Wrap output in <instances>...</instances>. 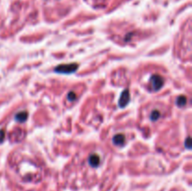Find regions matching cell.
<instances>
[{
  "label": "cell",
  "mask_w": 192,
  "mask_h": 191,
  "mask_svg": "<svg viewBox=\"0 0 192 191\" xmlns=\"http://www.w3.org/2000/svg\"><path fill=\"white\" fill-rule=\"evenodd\" d=\"M176 104L179 107H184L187 104V98L185 96H180L176 99Z\"/></svg>",
  "instance_id": "obj_7"
},
{
  "label": "cell",
  "mask_w": 192,
  "mask_h": 191,
  "mask_svg": "<svg viewBox=\"0 0 192 191\" xmlns=\"http://www.w3.org/2000/svg\"><path fill=\"white\" fill-rule=\"evenodd\" d=\"M151 84H152L153 90L155 91L159 90L164 84V81L162 79V77H160L159 75H154L151 78Z\"/></svg>",
  "instance_id": "obj_2"
},
{
  "label": "cell",
  "mask_w": 192,
  "mask_h": 191,
  "mask_svg": "<svg viewBox=\"0 0 192 191\" xmlns=\"http://www.w3.org/2000/svg\"><path fill=\"white\" fill-rule=\"evenodd\" d=\"M27 115L28 114L27 111H22L15 115V119L16 121H18V122H24V121L27 119Z\"/></svg>",
  "instance_id": "obj_6"
},
{
  "label": "cell",
  "mask_w": 192,
  "mask_h": 191,
  "mask_svg": "<svg viewBox=\"0 0 192 191\" xmlns=\"http://www.w3.org/2000/svg\"><path fill=\"white\" fill-rule=\"evenodd\" d=\"M112 142L117 146H121L125 143V136L123 134H117L112 138Z\"/></svg>",
  "instance_id": "obj_5"
},
{
  "label": "cell",
  "mask_w": 192,
  "mask_h": 191,
  "mask_svg": "<svg viewBox=\"0 0 192 191\" xmlns=\"http://www.w3.org/2000/svg\"><path fill=\"white\" fill-rule=\"evenodd\" d=\"M68 99L69 100H75V99H76V95H75V93H73V92H69L68 95Z\"/></svg>",
  "instance_id": "obj_9"
},
{
  "label": "cell",
  "mask_w": 192,
  "mask_h": 191,
  "mask_svg": "<svg viewBox=\"0 0 192 191\" xmlns=\"http://www.w3.org/2000/svg\"><path fill=\"white\" fill-rule=\"evenodd\" d=\"M4 139V131L3 130H0V142H2Z\"/></svg>",
  "instance_id": "obj_10"
},
{
  "label": "cell",
  "mask_w": 192,
  "mask_h": 191,
  "mask_svg": "<svg viewBox=\"0 0 192 191\" xmlns=\"http://www.w3.org/2000/svg\"><path fill=\"white\" fill-rule=\"evenodd\" d=\"M78 69V65L77 64H68V65H60L57 67L55 68V71L58 73H65V74H69L73 73Z\"/></svg>",
  "instance_id": "obj_1"
},
{
  "label": "cell",
  "mask_w": 192,
  "mask_h": 191,
  "mask_svg": "<svg viewBox=\"0 0 192 191\" xmlns=\"http://www.w3.org/2000/svg\"><path fill=\"white\" fill-rule=\"evenodd\" d=\"M89 164L92 167H98L100 163V158L97 154H93L89 157Z\"/></svg>",
  "instance_id": "obj_4"
},
{
  "label": "cell",
  "mask_w": 192,
  "mask_h": 191,
  "mask_svg": "<svg viewBox=\"0 0 192 191\" xmlns=\"http://www.w3.org/2000/svg\"><path fill=\"white\" fill-rule=\"evenodd\" d=\"M159 117H160V112L159 111H156V110L153 111L151 112V114H150V119L152 121H156Z\"/></svg>",
  "instance_id": "obj_8"
},
{
  "label": "cell",
  "mask_w": 192,
  "mask_h": 191,
  "mask_svg": "<svg viewBox=\"0 0 192 191\" xmlns=\"http://www.w3.org/2000/svg\"><path fill=\"white\" fill-rule=\"evenodd\" d=\"M187 149H189V147H190V145H189V138L187 139Z\"/></svg>",
  "instance_id": "obj_11"
},
{
  "label": "cell",
  "mask_w": 192,
  "mask_h": 191,
  "mask_svg": "<svg viewBox=\"0 0 192 191\" xmlns=\"http://www.w3.org/2000/svg\"><path fill=\"white\" fill-rule=\"evenodd\" d=\"M129 101V93L128 90H125L122 93L121 97L119 99V106L120 107H125Z\"/></svg>",
  "instance_id": "obj_3"
}]
</instances>
